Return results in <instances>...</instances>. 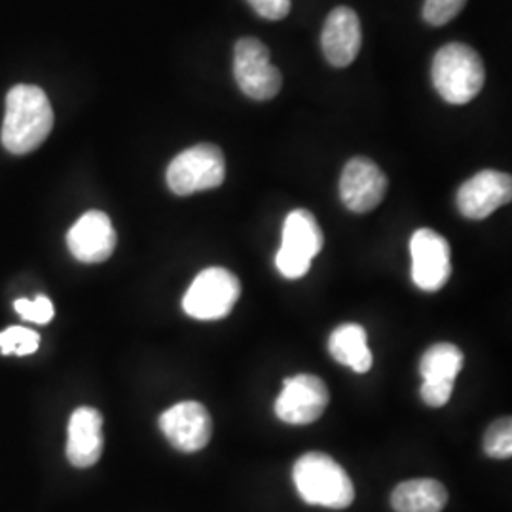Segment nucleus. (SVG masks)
<instances>
[{
    "instance_id": "nucleus-19",
    "label": "nucleus",
    "mask_w": 512,
    "mask_h": 512,
    "mask_svg": "<svg viewBox=\"0 0 512 512\" xmlns=\"http://www.w3.org/2000/svg\"><path fill=\"white\" fill-rule=\"evenodd\" d=\"M40 346V336L35 330L25 327H10L0 332V351L2 355H18L25 357L37 351Z\"/></svg>"
},
{
    "instance_id": "nucleus-9",
    "label": "nucleus",
    "mask_w": 512,
    "mask_h": 512,
    "mask_svg": "<svg viewBox=\"0 0 512 512\" xmlns=\"http://www.w3.org/2000/svg\"><path fill=\"white\" fill-rule=\"evenodd\" d=\"M412 255V281L425 293L440 291L450 275V245L448 241L431 228H420L410 239Z\"/></svg>"
},
{
    "instance_id": "nucleus-2",
    "label": "nucleus",
    "mask_w": 512,
    "mask_h": 512,
    "mask_svg": "<svg viewBox=\"0 0 512 512\" xmlns=\"http://www.w3.org/2000/svg\"><path fill=\"white\" fill-rule=\"evenodd\" d=\"M294 484L308 505L325 509H348L355 499V488L344 471L327 454L310 452L294 463Z\"/></svg>"
},
{
    "instance_id": "nucleus-8",
    "label": "nucleus",
    "mask_w": 512,
    "mask_h": 512,
    "mask_svg": "<svg viewBox=\"0 0 512 512\" xmlns=\"http://www.w3.org/2000/svg\"><path fill=\"white\" fill-rule=\"evenodd\" d=\"M329 389L311 374L287 378L275 401V416L289 425H310L319 420L329 406Z\"/></svg>"
},
{
    "instance_id": "nucleus-4",
    "label": "nucleus",
    "mask_w": 512,
    "mask_h": 512,
    "mask_svg": "<svg viewBox=\"0 0 512 512\" xmlns=\"http://www.w3.org/2000/svg\"><path fill=\"white\" fill-rule=\"evenodd\" d=\"M323 243V230L310 211H291L283 224V241L275 255V268L287 279L304 277L310 272L311 260L321 253Z\"/></svg>"
},
{
    "instance_id": "nucleus-3",
    "label": "nucleus",
    "mask_w": 512,
    "mask_h": 512,
    "mask_svg": "<svg viewBox=\"0 0 512 512\" xmlns=\"http://www.w3.org/2000/svg\"><path fill=\"white\" fill-rule=\"evenodd\" d=\"M431 78L446 103L465 105L484 88L486 69L482 57L471 46L452 42L442 46L435 55Z\"/></svg>"
},
{
    "instance_id": "nucleus-10",
    "label": "nucleus",
    "mask_w": 512,
    "mask_h": 512,
    "mask_svg": "<svg viewBox=\"0 0 512 512\" xmlns=\"http://www.w3.org/2000/svg\"><path fill=\"white\" fill-rule=\"evenodd\" d=\"M160 429L177 450L194 454L203 450L213 437V420L202 403L184 401L165 410Z\"/></svg>"
},
{
    "instance_id": "nucleus-1",
    "label": "nucleus",
    "mask_w": 512,
    "mask_h": 512,
    "mask_svg": "<svg viewBox=\"0 0 512 512\" xmlns=\"http://www.w3.org/2000/svg\"><path fill=\"white\" fill-rule=\"evenodd\" d=\"M54 128V110L38 86L19 84L6 95V112L0 139L10 154L37 150Z\"/></svg>"
},
{
    "instance_id": "nucleus-16",
    "label": "nucleus",
    "mask_w": 512,
    "mask_h": 512,
    "mask_svg": "<svg viewBox=\"0 0 512 512\" xmlns=\"http://www.w3.org/2000/svg\"><path fill=\"white\" fill-rule=\"evenodd\" d=\"M446 503V488L433 478L408 480L391 494V507L395 512H442Z\"/></svg>"
},
{
    "instance_id": "nucleus-17",
    "label": "nucleus",
    "mask_w": 512,
    "mask_h": 512,
    "mask_svg": "<svg viewBox=\"0 0 512 512\" xmlns=\"http://www.w3.org/2000/svg\"><path fill=\"white\" fill-rule=\"evenodd\" d=\"M330 355L349 366L357 374H365L372 368V351L366 346V330L357 323H346L330 334Z\"/></svg>"
},
{
    "instance_id": "nucleus-18",
    "label": "nucleus",
    "mask_w": 512,
    "mask_h": 512,
    "mask_svg": "<svg viewBox=\"0 0 512 512\" xmlns=\"http://www.w3.org/2000/svg\"><path fill=\"white\" fill-rule=\"evenodd\" d=\"M463 368V353L454 344H437L421 357L423 382H454Z\"/></svg>"
},
{
    "instance_id": "nucleus-15",
    "label": "nucleus",
    "mask_w": 512,
    "mask_h": 512,
    "mask_svg": "<svg viewBox=\"0 0 512 512\" xmlns=\"http://www.w3.org/2000/svg\"><path fill=\"white\" fill-rule=\"evenodd\" d=\"M103 454V416L99 410L76 408L69 421L67 458L78 469L93 467Z\"/></svg>"
},
{
    "instance_id": "nucleus-7",
    "label": "nucleus",
    "mask_w": 512,
    "mask_h": 512,
    "mask_svg": "<svg viewBox=\"0 0 512 512\" xmlns=\"http://www.w3.org/2000/svg\"><path fill=\"white\" fill-rule=\"evenodd\" d=\"M234 76L239 90L255 101H270L281 90L283 78L270 61V50L258 38H241L234 50Z\"/></svg>"
},
{
    "instance_id": "nucleus-11",
    "label": "nucleus",
    "mask_w": 512,
    "mask_h": 512,
    "mask_svg": "<svg viewBox=\"0 0 512 512\" xmlns=\"http://www.w3.org/2000/svg\"><path fill=\"white\" fill-rule=\"evenodd\" d=\"M512 198V179L509 173L484 169L461 184L458 190V209L463 217L482 220L490 217Z\"/></svg>"
},
{
    "instance_id": "nucleus-6",
    "label": "nucleus",
    "mask_w": 512,
    "mask_h": 512,
    "mask_svg": "<svg viewBox=\"0 0 512 512\" xmlns=\"http://www.w3.org/2000/svg\"><path fill=\"white\" fill-rule=\"evenodd\" d=\"M239 294L241 283L236 275L224 268H207L184 294L183 310L200 321H217L232 313Z\"/></svg>"
},
{
    "instance_id": "nucleus-5",
    "label": "nucleus",
    "mask_w": 512,
    "mask_h": 512,
    "mask_svg": "<svg viewBox=\"0 0 512 512\" xmlns=\"http://www.w3.org/2000/svg\"><path fill=\"white\" fill-rule=\"evenodd\" d=\"M167 186L177 196L219 188L226 177V160L217 145L202 143L183 150L167 167Z\"/></svg>"
},
{
    "instance_id": "nucleus-23",
    "label": "nucleus",
    "mask_w": 512,
    "mask_h": 512,
    "mask_svg": "<svg viewBox=\"0 0 512 512\" xmlns=\"http://www.w3.org/2000/svg\"><path fill=\"white\" fill-rule=\"evenodd\" d=\"M454 382H423L421 384V399L423 403L440 408L448 404L454 393Z\"/></svg>"
},
{
    "instance_id": "nucleus-24",
    "label": "nucleus",
    "mask_w": 512,
    "mask_h": 512,
    "mask_svg": "<svg viewBox=\"0 0 512 512\" xmlns=\"http://www.w3.org/2000/svg\"><path fill=\"white\" fill-rule=\"evenodd\" d=\"M260 18L277 19L287 18L291 12V0H249Z\"/></svg>"
},
{
    "instance_id": "nucleus-20",
    "label": "nucleus",
    "mask_w": 512,
    "mask_h": 512,
    "mask_svg": "<svg viewBox=\"0 0 512 512\" xmlns=\"http://www.w3.org/2000/svg\"><path fill=\"white\" fill-rule=\"evenodd\" d=\"M484 452L495 459H509L512 456V421L501 418L495 421L484 435Z\"/></svg>"
},
{
    "instance_id": "nucleus-13",
    "label": "nucleus",
    "mask_w": 512,
    "mask_h": 512,
    "mask_svg": "<svg viewBox=\"0 0 512 512\" xmlns=\"http://www.w3.org/2000/svg\"><path fill=\"white\" fill-rule=\"evenodd\" d=\"M67 245L71 255L86 264H97L110 258L116 249V232L109 215L103 211L84 213L69 230Z\"/></svg>"
},
{
    "instance_id": "nucleus-21",
    "label": "nucleus",
    "mask_w": 512,
    "mask_h": 512,
    "mask_svg": "<svg viewBox=\"0 0 512 512\" xmlns=\"http://www.w3.org/2000/svg\"><path fill=\"white\" fill-rule=\"evenodd\" d=\"M467 0H425L423 4V19L433 25L440 27L450 23L465 8Z\"/></svg>"
},
{
    "instance_id": "nucleus-22",
    "label": "nucleus",
    "mask_w": 512,
    "mask_h": 512,
    "mask_svg": "<svg viewBox=\"0 0 512 512\" xmlns=\"http://www.w3.org/2000/svg\"><path fill=\"white\" fill-rule=\"evenodd\" d=\"M14 310L18 311L25 321H31V323H37V325H46L54 317L52 300L48 296H42V294H38L35 300L19 298L14 302Z\"/></svg>"
},
{
    "instance_id": "nucleus-12",
    "label": "nucleus",
    "mask_w": 512,
    "mask_h": 512,
    "mask_svg": "<svg viewBox=\"0 0 512 512\" xmlns=\"http://www.w3.org/2000/svg\"><path fill=\"white\" fill-rule=\"evenodd\" d=\"M387 192V177L384 171L365 156L349 160L342 179L340 196L342 202L353 213H368L376 209Z\"/></svg>"
},
{
    "instance_id": "nucleus-14",
    "label": "nucleus",
    "mask_w": 512,
    "mask_h": 512,
    "mask_svg": "<svg viewBox=\"0 0 512 512\" xmlns=\"http://www.w3.org/2000/svg\"><path fill=\"white\" fill-rule=\"evenodd\" d=\"M363 44V31L361 21L357 14L340 6L332 10L325 21L323 35H321V48L332 67H348L361 52Z\"/></svg>"
}]
</instances>
